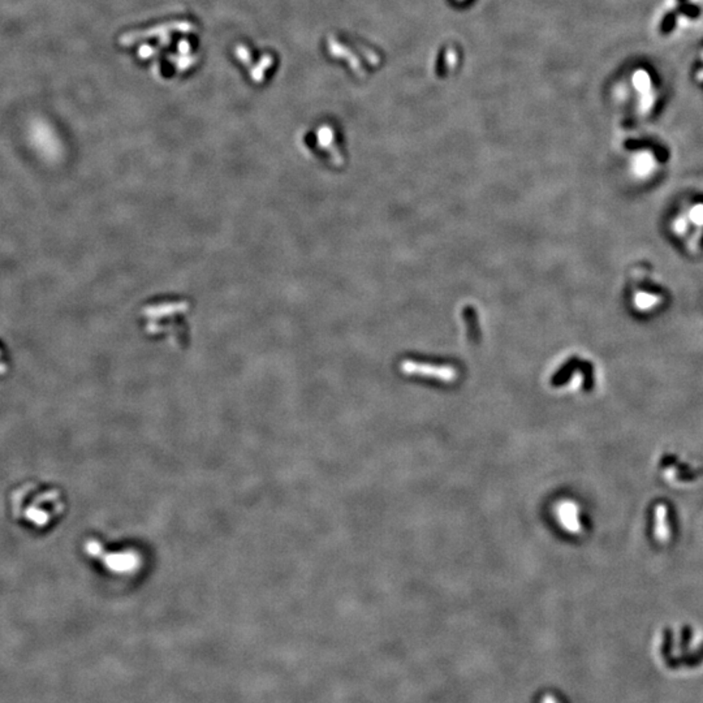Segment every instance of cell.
Here are the masks:
<instances>
[{
  "instance_id": "ba28073f",
  "label": "cell",
  "mask_w": 703,
  "mask_h": 703,
  "mask_svg": "<svg viewBox=\"0 0 703 703\" xmlns=\"http://www.w3.org/2000/svg\"><path fill=\"white\" fill-rule=\"evenodd\" d=\"M673 24H674V17H673L672 15H668V16L664 19L663 25H662V31H663L664 33L671 31L673 28Z\"/></svg>"
},
{
  "instance_id": "7a4b0ae2",
  "label": "cell",
  "mask_w": 703,
  "mask_h": 703,
  "mask_svg": "<svg viewBox=\"0 0 703 703\" xmlns=\"http://www.w3.org/2000/svg\"><path fill=\"white\" fill-rule=\"evenodd\" d=\"M654 471L659 481L677 491L692 490L702 482V462L683 451L665 448L654 460Z\"/></svg>"
},
{
  "instance_id": "6da1fadb",
  "label": "cell",
  "mask_w": 703,
  "mask_h": 703,
  "mask_svg": "<svg viewBox=\"0 0 703 703\" xmlns=\"http://www.w3.org/2000/svg\"><path fill=\"white\" fill-rule=\"evenodd\" d=\"M15 519L34 529H46L64 512V502L56 489L25 483L12 495Z\"/></svg>"
},
{
  "instance_id": "8992f818",
  "label": "cell",
  "mask_w": 703,
  "mask_h": 703,
  "mask_svg": "<svg viewBox=\"0 0 703 703\" xmlns=\"http://www.w3.org/2000/svg\"><path fill=\"white\" fill-rule=\"evenodd\" d=\"M633 84H634L635 89L640 91L641 97H642V95H646V94L653 93L651 79H650V76H649V73H647L646 70H635V73H634V76H633Z\"/></svg>"
},
{
  "instance_id": "52a82bcc",
  "label": "cell",
  "mask_w": 703,
  "mask_h": 703,
  "mask_svg": "<svg viewBox=\"0 0 703 703\" xmlns=\"http://www.w3.org/2000/svg\"><path fill=\"white\" fill-rule=\"evenodd\" d=\"M653 158H651L650 154L642 152V154L637 155V158H635V168H637L638 173L643 175V173L650 172V167L653 168Z\"/></svg>"
},
{
  "instance_id": "30bf717a",
  "label": "cell",
  "mask_w": 703,
  "mask_h": 703,
  "mask_svg": "<svg viewBox=\"0 0 703 703\" xmlns=\"http://www.w3.org/2000/svg\"><path fill=\"white\" fill-rule=\"evenodd\" d=\"M6 369H7V365H6L4 357H3V354H1V352H0V374L6 372Z\"/></svg>"
},
{
  "instance_id": "3957f363",
  "label": "cell",
  "mask_w": 703,
  "mask_h": 703,
  "mask_svg": "<svg viewBox=\"0 0 703 703\" xmlns=\"http://www.w3.org/2000/svg\"><path fill=\"white\" fill-rule=\"evenodd\" d=\"M649 539L658 548H670L679 534V516L667 499H654L646 511Z\"/></svg>"
},
{
  "instance_id": "9c48e42d",
  "label": "cell",
  "mask_w": 703,
  "mask_h": 703,
  "mask_svg": "<svg viewBox=\"0 0 703 703\" xmlns=\"http://www.w3.org/2000/svg\"><path fill=\"white\" fill-rule=\"evenodd\" d=\"M683 10L685 13H689V15H697V12H695L697 10L694 7H692V6H684Z\"/></svg>"
},
{
  "instance_id": "5b68a950",
  "label": "cell",
  "mask_w": 703,
  "mask_h": 703,
  "mask_svg": "<svg viewBox=\"0 0 703 703\" xmlns=\"http://www.w3.org/2000/svg\"><path fill=\"white\" fill-rule=\"evenodd\" d=\"M559 519L565 530L572 534L583 532L580 507L573 502H564L559 507Z\"/></svg>"
},
{
  "instance_id": "277c9868",
  "label": "cell",
  "mask_w": 703,
  "mask_h": 703,
  "mask_svg": "<svg viewBox=\"0 0 703 703\" xmlns=\"http://www.w3.org/2000/svg\"><path fill=\"white\" fill-rule=\"evenodd\" d=\"M86 553L95 559H100L102 564L116 574L133 572L139 567V556L132 551H110L107 553L98 541H88Z\"/></svg>"
}]
</instances>
